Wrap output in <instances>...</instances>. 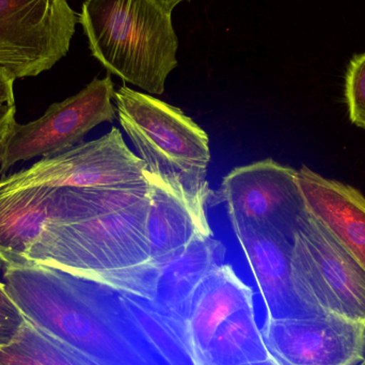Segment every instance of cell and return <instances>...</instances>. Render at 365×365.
Wrapping results in <instances>:
<instances>
[{
  "label": "cell",
  "mask_w": 365,
  "mask_h": 365,
  "mask_svg": "<svg viewBox=\"0 0 365 365\" xmlns=\"http://www.w3.org/2000/svg\"><path fill=\"white\" fill-rule=\"evenodd\" d=\"M272 357L255 322V306L247 307L219 326L197 365H245Z\"/></svg>",
  "instance_id": "ac0fdd59"
},
{
  "label": "cell",
  "mask_w": 365,
  "mask_h": 365,
  "mask_svg": "<svg viewBox=\"0 0 365 365\" xmlns=\"http://www.w3.org/2000/svg\"><path fill=\"white\" fill-rule=\"evenodd\" d=\"M25 315L0 283V349L10 344L25 323Z\"/></svg>",
  "instance_id": "44dd1931"
},
{
  "label": "cell",
  "mask_w": 365,
  "mask_h": 365,
  "mask_svg": "<svg viewBox=\"0 0 365 365\" xmlns=\"http://www.w3.org/2000/svg\"><path fill=\"white\" fill-rule=\"evenodd\" d=\"M345 100L351 122L365 130V53L349 62L345 77Z\"/></svg>",
  "instance_id": "ffe728a7"
},
{
  "label": "cell",
  "mask_w": 365,
  "mask_h": 365,
  "mask_svg": "<svg viewBox=\"0 0 365 365\" xmlns=\"http://www.w3.org/2000/svg\"><path fill=\"white\" fill-rule=\"evenodd\" d=\"M269 353L284 365H357L365 357V325L332 313L312 319H266Z\"/></svg>",
  "instance_id": "8fae6325"
},
{
  "label": "cell",
  "mask_w": 365,
  "mask_h": 365,
  "mask_svg": "<svg viewBox=\"0 0 365 365\" xmlns=\"http://www.w3.org/2000/svg\"><path fill=\"white\" fill-rule=\"evenodd\" d=\"M119 296L130 319L167 365H197L184 323L160 312L148 300L128 294Z\"/></svg>",
  "instance_id": "e0dca14e"
},
{
  "label": "cell",
  "mask_w": 365,
  "mask_h": 365,
  "mask_svg": "<svg viewBox=\"0 0 365 365\" xmlns=\"http://www.w3.org/2000/svg\"><path fill=\"white\" fill-rule=\"evenodd\" d=\"M4 287L25 319L98 365H160L111 287L32 264L4 268Z\"/></svg>",
  "instance_id": "6da1fadb"
},
{
  "label": "cell",
  "mask_w": 365,
  "mask_h": 365,
  "mask_svg": "<svg viewBox=\"0 0 365 365\" xmlns=\"http://www.w3.org/2000/svg\"><path fill=\"white\" fill-rule=\"evenodd\" d=\"M78 21L68 0H0V68L15 78L51 70L68 55Z\"/></svg>",
  "instance_id": "52a82bcc"
},
{
  "label": "cell",
  "mask_w": 365,
  "mask_h": 365,
  "mask_svg": "<svg viewBox=\"0 0 365 365\" xmlns=\"http://www.w3.org/2000/svg\"><path fill=\"white\" fill-rule=\"evenodd\" d=\"M145 166L133 153L117 128L96 140L46 158L0 181V195L32 186H119L145 181Z\"/></svg>",
  "instance_id": "ba28073f"
},
{
  "label": "cell",
  "mask_w": 365,
  "mask_h": 365,
  "mask_svg": "<svg viewBox=\"0 0 365 365\" xmlns=\"http://www.w3.org/2000/svg\"><path fill=\"white\" fill-rule=\"evenodd\" d=\"M245 365H284L281 364L277 358H274V356L272 355V357L268 358V359L264 360V361L255 362V364H249Z\"/></svg>",
  "instance_id": "cb8c5ba5"
},
{
  "label": "cell",
  "mask_w": 365,
  "mask_h": 365,
  "mask_svg": "<svg viewBox=\"0 0 365 365\" xmlns=\"http://www.w3.org/2000/svg\"><path fill=\"white\" fill-rule=\"evenodd\" d=\"M255 293L230 264L215 268L197 287L187 317V334L197 364L221 324L253 306Z\"/></svg>",
  "instance_id": "5bb4252c"
},
{
  "label": "cell",
  "mask_w": 365,
  "mask_h": 365,
  "mask_svg": "<svg viewBox=\"0 0 365 365\" xmlns=\"http://www.w3.org/2000/svg\"><path fill=\"white\" fill-rule=\"evenodd\" d=\"M148 238L150 259L165 261L178 255L197 238L212 236L206 210L191 205L181 195L152 178Z\"/></svg>",
  "instance_id": "9a60e30c"
},
{
  "label": "cell",
  "mask_w": 365,
  "mask_h": 365,
  "mask_svg": "<svg viewBox=\"0 0 365 365\" xmlns=\"http://www.w3.org/2000/svg\"><path fill=\"white\" fill-rule=\"evenodd\" d=\"M14 75L9 71L0 68V143L8 136L12 126L14 125L15 106Z\"/></svg>",
  "instance_id": "7402d4cb"
},
{
  "label": "cell",
  "mask_w": 365,
  "mask_h": 365,
  "mask_svg": "<svg viewBox=\"0 0 365 365\" xmlns=\"http://www.w3.org/2000/svg\"><path fill=\"white\" fill-rule=\"evenodd\" d=\"M158 1L160 2L164 8H166L167 10L173 12V9L179 6L181 2L189 1V0H158Z\"/></svg>",
  "instance_id": "603a6c76"
},
{
  "label": "cell",
  "mask_w": 365,
  "mask_h": 365,
  "mask_svg": "<svg viewBox=\"0 0 365 365\" xmlns=\"http://www.w3.org/2000/svg\"><path fill=\"white\" fill-rule=\"evenodd\" d=\"M53 187L32 186L0 195V263L4 268L30 263V251L49 220Z\"/></svg>",
  "instance_id": "2e32d148"
},
{
  "label": "cell",
  "mask_w": 365,
  "mask_h": 365,
  "mask_svg": "<svg viewBox=\"0 0 365 365\" xmlns=\"http://www.w3.org/2000/svg\"><path fill=\"white\" fill-rule=\"evenodd\" d=\"M307 210L324 223L365 270V197L355 187L322 177L307 166L297 170Z\"/></svg>",
  "instance_id": "7c38bea8"
},
{
  "label": "cell",
  "mask_w": 365,
  "mask_h": 365,
  "mask_svg": "<svg viewBox=\"0 0 365 365\" xmlns=\"http://www.w3.org/2000/svg\"><path fill=\"white\" fill-rule=\"evenodd\" d=\"M225 252L220 240L207 236L165 259L150 302L164 314L186 323L197 287L215 268L225 263Z\"/></svg>",
  "instance_id": "4fadbf2b"
},
{
  "label": "cell",
  "mask_w": 365,
  "mask_h": 365,
  "mask_svg": "<svg viewBox=\"0 0 365 365\" xmlns=\"http://www.w3.org/2000/svg\"><path fill=\"white\" fill-rule=\"evenodd\" d=\"M171 14L158 0H86L78 19L92 56L109 74L160 96L178 66Z\"/></svg>",
  "instance_id": "3957f363"
},
{
  "label": "cell",
  "mask_w": 365,
  "mask_h": 365,
  "mask_svg": "<svg viewBox=\"0 0 365 365\" xmlns=\"http://www.w3.org/2000/svg\"><path fill=\"white\" fill-rule=\"evenodd\" d=\"M151 185H122L96 212L68 222L48 221L30 251L31 264L78 274L140 265L150 259L148 238Z\"/></svg>",
  "instance_id": "7a4b0ae2"
},
{
  "label": "cell",
  "mask_w": 365,
  "mask_h": 365,
  "mask_svg": "<svg viewBox=\"0 0 365 365\" xmlns=\"http://www.w3.org/2000/svg\"><path fill=\"white\" fill-rule=\"evenodd\" d=\"M266 307V319H312L325 311L296 276L293 237L282 232L231 222Z\"/></svg>",
  "instance_id": "30bf717a"
},
{
  "label": "cell",
  "mask_w": 365,
  "mask_h": 365,
  "mask_svg": "<svg viewBox=\"0 0 365 365\" xmlns=\"http://www.w3.org/2000/svg\"><path fill=\"white\" fill-rule=\"evenodd\" d=\"M115 91L110 74L94 78L81 92L51 105L36 121L14 125L0 143V173L21 160L53 158L76 147L83 137L117 115Z\"/></svg>",
  "instance_id": "8992f818"
},
{
  "label": "cell",
  "mask_w": 365,
  "mask_h": 365,
  "mask_svg": "<svg viewBox=\"0 0 365 365\" xmlns=\"http://www.w3.org/2000/svg\"><path fill=\"white\" fill-rule=\"evenodd\" d=\"M212 204L223 203L230 222L277 230L294 236L307 210L297 170L272 158L236 167L212 192Z\"/></svg>",
  "instance_id": "9c48e42d"
},
{
  "label": "cell",
  "mask_w": 365,
  "mask_h": 365,
  "mask_svg": "<svg viewBox=\"0 0 365 365\" xmlns=\"http://www.w3.org/2000/svg\"><path fill=\"white\" fill-rule=\"evenodd\" d=\"M292 257L296 276L326 313L365 325V270L308 210L296 225Z\"/></svg>",
  "instance_id": "5b68a950"
},
{
  "label": "cell",
  "mask_w": 365,
  "mask_h": 365,
  "mask_svg": "<svg viewBox=\"0 0 365 365\" xmlns=\"http://www.w3.org/2000/svg\"><path fill=\"white\" fill-rule=\"evenodd\" d=\"M0 365H98L26 319L16 338L0 349Z\"/></svg>",
  "instance_id": "d6986e66"
},
{
  "label": "cell",
  "mask_w": 365,
  "mask_h": 365,
  "mask_svg": "<svg viewBox=\"0 0 365 365\" xmlns=\"http://www.w3.org/2000/svg\"><path fill=\"white\" fill-rule=\"evenodd\" d=\"M357 365H365V357Z\"/></svg>",
  "instance_id": "d4e9b609"
},
{
  "label": "cell",
  "mask_w": 365,
  "mask_h": 365,
  "mask_svg": "<svg viewBox=\"0 0 365 365\" xmlns=\"http://www.w3.org/2000/svg\"><path fill=\"white\" fill-rule=\"evenodd\" d=\"M118 119L145 170L154 179L206 210L212 197L207 181L210 138L181 109L123 86L115 91Z\"/></svg>",
  "instance_id": "277c9868"
}]
</instances>
